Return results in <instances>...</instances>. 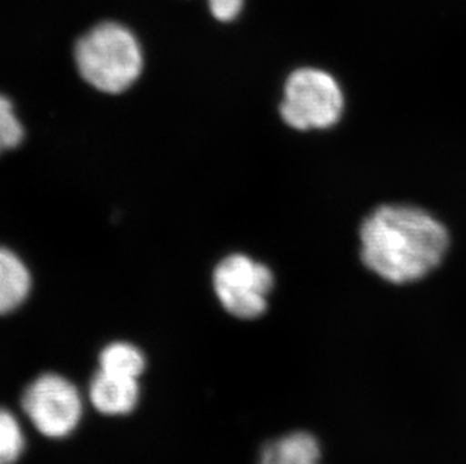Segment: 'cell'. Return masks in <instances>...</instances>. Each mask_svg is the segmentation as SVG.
Listing matches in <instances>:
<instances>
[{
  "instance_id": "6da1fadb",
  "label": "cell",
  "mask_w": 466,
  "mask_h": 464,
  "mask_svg": "<svg viewBox=\"0 0 466 464\" xmlns=\"http://www.w3.org/2000/svg\"><path fill=\"white\" fill-rule=\"evenodd\" d=\"M361 261L392 285L414 284L440 267L449 252V229L420 207L385 204L360 228Z\"/></svg>"
},
{
  "instance_id": "7a4b0ae2",
  "label": "cell",
  "mask_w": 466,
  "mask_h": 464,
  "mask_svg": "<svg viewBox=\"0 0 466 464\" xmlns=\"http://www.w3.org/2000/svg\"><path fill=\"white\" fill-rule=\"evenodd\" d=\"M76 66L91 86L107 94L130 88L141 75L142 50L132 31L106 22L86 32L76 45Z\"/></svg>"
},
{
  "instance_id": "3957f363",
  "label": "cell",
  "mask_w": 466,
  "mask_h": 464,
  "mask_svg": "<svg viewBox=\"0 0 466 464\" xmlns=\"http://www.w3.org/2000/svg\"><path fill=\"white\" fill-rule=\"evenodd\" d=\"M343 112V89L328 71L304 66L287 77L279 114L289 127L328 130L339 123Z\"/></svg>"
},
{
  "instance_id": "277c9868",
  "label": "cell",
  "mask_w": 466,
  "mask_h": 464,
  "mask_svg": "<svg viewBox=\"0 0 466 464\" xmlns=\"http://www.w3.org/2000/svg\"><path fill=\"white\" fill-rule=\"evenodd\" d=\"M216 296L231 316L254 320L268 309L275 277L268 266L247 255H229L216 267Z\"/></svg>"
},
{
  "instance_id": "5b68a950",
  "label": "cell",
  "mask_w": 466,
  "mask_h": 464,
  "mask_svg": "<svg viewBox=\"0 0 466 464\" xmlns=\"http://www.w3.org/2000/svg\"><path fill=\"white\" fill-rule=\"evenodd\" d=\"M22 408L36 429L47 438H66L82 418L79 390L57 374H43L27 386Z\"/></svg>"
},
{
  "instance_id": "8992f818",
  "label": "cell",
  "mask_w": 466,
  "mask_h": 464,
  "mask_svg": "<svg viewBox=\"0 0 466 464\" xmlns=\"http://www.w3.org/2000/svg\"><path fill=\"white\" fill-rule=\"evenodd\" d=\"M89 399L103 415L114 417L130 413L139 399L137 378L116 376L100 369L89 386Z\"/></svg>"
},
{
  "instance_id": "52a82bcc",
  "label": "cell",
  "mask_w": 466,
  "mask_h": 464,
  "mask_svg": "<svg viewBox=\"0 0 466 464\" xmlns=\"http://www.w3.org/2000/svg\"><path fill=\"white\" fill-rule=\"evenodd\" d=\"M321 447L316 436L295 431L266 443L258 464H320Z\"/></svg>"
},
{
  "instance_id": "ba28073f",
  "label": "cell",
  "mask_w": 466,
  "mask_h": 464,
  "mask_svg": "<svg viewBox=\"0 0 466 464\" xmlns=\"http://www.w3.org/2000/svg\"><path fill=\"white\" fill-rule=\"evenodd\" d=\"M31 291V275L22 259L0 246V316L17 309Z\"/></svg>"
},
{
  "instance_id": "9c48e42d",
  "label": "cell",
  "mask_w": 466,
  "mask_h": 464,
  "mask_svg": "<svg viewBox=\"0 0 466 464\" xmlns=\"http://www.w3.org/2000/svg\"><path fill=\"white\" fill-rule=\"evenodd\" d=\"M100 369L116 376L137 378L146 369V359L137 347L127 342H114L100 355Z\"/></svg>"
},
{
  "instance_id": "30bf717a",
  "label": "cell",
  "mask_w": 466,
  "mask_h": 464,
  "mask_svg": "<svg viewBox=\"0 0 466 464\" xmlns=\"http://www.w3.org/2000/svg\"><path fill=\"white\" fill-rule=\"evenodd\" d=\"M25 449V436L17 418L0 408V464H14Z\"/></svg>"
},
{
  "instance_id": "8fae6325",
  "label": "cell",
  "mask_w": 466,
  "mask_h": 464,
  "mask_svg": "<svg viewBox=\"0 0 466 464\" xmlns=\"http://www.w3.org/2000/svg\"><path fill=\"white\" fill-rule=\"evenodd\" d=\"M22 123L14 114V107L6 96L0 94V154L17 146L23 140Z\"/></svg>"
},
{
  "instance_id": "7c38bea8",
  "label": "cell",
  "mask_w": 466,
  "mask_h": 464,
  "mask_svg": "<svg viewBox=\"0 0 466 464\" xmlns=\"http://www.w3.org/2000/svg\"><path fill=\"white\" fill-rule=\"evenodd\" d=\"M245 0H208V8L213 17L219 22H233L242 13Z\"/></svg>"
}]
</instances>
